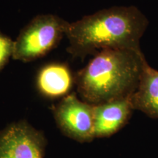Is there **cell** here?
<instances>
[{"label": "cell", "instance_id": "6da1fadb", "mask_svg": "<svg viewBox=\"0 0 158 158\" xmlns=\"http://www.w3.org/2000/svg\"><path fill=\"white\" fill-rule=\"evenodd\" d=\"M149 21L135 6H114L69 23L68 51L76 58L110 48L141 50Z\"/></svg>", "mask_w": 158, "mask_h": 158}, {"label": "cell", "instance_id": "7a4b0ae2", "mask_svg": "<svg viewBox=\"0 0 158 158\" xmlns=\"http://www.w3.org/2000/svg\"><path fill=\"white\" fill-rule=\"evenodd\" d=\"M145 59L141 50L99 51L76 75L78 93L93 106L132 96L139 84Z\"/></svg>", "mask_w": 158, "mask_h": 158}, {"label": "cell", "instance_id": "3957f363", "mask_svg": "<svg viewBox=\"0 0 158 158\" xmlns=\"http://www.w3.org/2000/svg\"><path fill=\"white\" fill-rule=\"evenodd\" d=\"M68 25L69 22L55 15L35 16L14 40L13 59L28 62L44 56L66 35Z\"/></svg>", "mask_w": 158, "mask_h": 158}, {"label": "cell", "instance_id": "277c9868", "mask_svg": "<svg viewBox=\"0 0 158 158\" xmlns=\"http://www.w3.org/2000/svg\"><path fill=\"white\" fill-rule=\"evenodd\" d=\"M55 118L62 132L80 142L92 141L94 135V106L68 94L54 110Z\"/></svg>", "mask_w": 158, "mask_h": 158}, {"label": "cell", "instance_id": "5b68a950", "mask_svg": "<svg viewBox=\"0 0 158 158\" xmlns=\"http://www.w3.org/2000/svg\"><path fill=\"white\" fill-rule=\"evenodd\" d=\"M44 136L26 122L0 130V158H43Z\"/></svg>", "mask_w": 158, "mask_h": 158}, {"label": "cell", "instance_id": "8992f818", "mask_svg": "<svg viewBox=\"0 0 158 158\" xmlns=\"http://www.w3.org/2000/svg\"><path fill=\"white\" fill-rule=\"evenodd\" d=\"M134 108L131 96L94 106V135L106 138L127 124Z\"/></svg>", "mask_w": 158, "mask_h": 158}, {"label": "cell", "instance_id": "52a82bcc", "mask_svg": "<svg viewBox=\"0 0 158 158\" xmlns=\"http://www.w3.org/2000/svg\"><path fill=\"white\" fill-rule=\"evenodd\" d=\"M131 99L134 110H140L150 118H158V70L150 66L147 59Z\"/></svg>", "mask_w": 158, "mask_h": 158}, {"label": "cell", "instance_id": "ba28073f", "mask_svg": "<svg viewBox=\"0 0 158 158\" xmlns=\"http://www.w3.org/2000/svg\"><path fill=\"white\" fill-rule=\"evenodd\" d=\"M74 79L68 65L50 63L40 69L37 77L39 92L47 98H59L70 92Z\"/></svg>", "mask_w": 158, "mask_h": 158}, {"label": "cell", "instance_id": "9c48e42d", "mask_svg": "<svg viewBox=\"0 0 158 158\" xmlns=\"http://www.w3.org/2000/svg\"><path fill=\"white\" fill-rule=\"evenodd\" d=\"M14 40L0 31V71L5 68L9 59L13 58Z\"/></svg>", "mask_w": 158, "mask_h": 158}]
</instances>
